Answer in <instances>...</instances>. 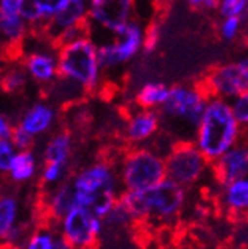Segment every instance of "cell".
<instances>
[{"label":"cell","mask_w":248,"mask_h":249,"mask_svg":"<svg viewBox=\"0 0 248 249\" xmlns=\"http://www.w3.org/2000/svg\"><path fill=\"white\" fill-rule=\"evenodd\" d=\"M61 235L73 249H96L104 230V219L89 208L76 205L59 220Z\"/></svg>","instance_id":"11"},{"label":"cell","mask_w":248,"mask_h":249,"mask_svg":"<svg viewBox=\"0 0 248 249\" xmlns=\"http://www.w3.org/2000/svg\"><path fill=\"white\" fill-rule=\"evenodd\" d=\"M230 107L234 117H236L238 123L244 132L248 131V91L233 97L230 101Z\"/></svg>","instance_id":"29"},{"label":"cell","mask_w":248,"mask_h":249,"mask_svg":"<svg viewBox=\"0 0 248 249\" xmlns=\"http://www.w3.org/2000/svg\"><path fill=\"white\" fill-rule=\"evenodd\" d=\"M73 152V137L69 131H57L47 139L43 147V163L67 164Z\"/></svg>","instance_id":"21"},{"label":"cell","mask_w":248,"mask_h":249,"mask_svg":"<svg viewBox=\"0 0 248 249\" xmlns=\"http://www.w3.org/2000/svg\"><path fill=\"white\" fill-rule=\"evenodd\" d=\"M67 2L69 0H26L21 16L29 23L32 31H43Z\"/></svg>","instance_id":"18"},{"label":"cell","mask_w":248,"mask_h":249,"mask_svg":"<svg viewBox=\"0 0 248 249\" xmlns=\"http://www.w3.org/2000/svg\"><path fill=\"white\" fill-rule=\"evenodd\" d=\"M11 140L16 144L19 151H28V149L34 147L37 139L34 135H31L28 131L20 128L19 124H14V128H12V132H11Z\"/></svg>","instance_id":"31"},{"label":"cell","mask_w":248,"mask_h":249,"mask_svg":"<svg viewBox=\"0 0 248 249\" xmlns=\"http://www.w3.org/2000/svg\"><path fill=\"white\" fill-rule=\"evenodd\" d=\"M122 192L150 189L166 178L165 155L151 144L130 146L116 163Z\"/></svg>","instance_id":"5"},{"label":"cell","mask_w":248,"mask_h":249,"mask_svg":"<svg viewBox=\"0 0 248 249\" xmlns=\"http://www.w3.org/2000/svg\"><path fill=\"white\" fill-rule=\"evenodd\" d=\"M219 17H241L248 20V0H219Z\"/></svg>","instance_id":"27"},{"label":"cell","mask_w":248,"mask_h":249,"mask_svg":"<svg viewBox=\"0 0 248 249\" xmlns=\"http://www.w3.org/2000/svg\"><path fill=\"white\" fill-rule=\"evenodd\" d=\"M76 205H78L76 195H75V189H73V184L70 179L55 185V189L49 193L47 202H46L49 216L54 217L58 222Z\"/></svg>","instance_id":"20"},{"label":"cell","mask_w":248,"mask_h":249,"mask_svg":"<svg viewBox=\"0 0 248 249\" xmlns=\"http://www.w3.org/2000/svg\"><path fill=\"white\" fill-rule=\"evenodd\" d=\"M244 23L245 20L241 17H219L216 26L218 36L224 43H234L244 31Z\"/></svg>","instance_id":"26"},{"label":"cell","mask_w":248,"mask_h":249,"mask_svg":"<svg viewBox=\"0 0 248 249\" xmlns=\"http://www.w3.org/2000/svg\"><path fill=\"white\" fill-rule=\"evenodd\" d=\"M54 240H55V235L52 231L40 230L32 235L24 249H51L54 245Z\"/></svg>","instance_id":"32"},{"label":"cell","mask_w":248,"mask_h":249,"mask_svg":"<svg viewBox=\"0 0 248 249\" xmlns=\"http://www.w3.org/2000/svg\"><path fill=\"white\" fill-rule=\"evenodd\" d=\"M89 24V0H69L66 6L41 31L55 44L69 31Z\"/></svg>","instance_id":"15"},{"label":"cell","mask_w":248,"mask_h":249,"mask_svg":"<svg viewBox=\"0 0 248 249\" xmlns=\"http://www.w3.org/2000/svg\"><path fill=\"white\" fill-rule=\"evenodd\" d=\"M244 137L241 124L234 117L230 101L210 96L204 114L193 134V143L213 163Z\"/></svg>","instance_id":"2"},{"label":"cell","mask_w":248,"mask_h":249,"mask_svg":"<svg viewBox=\"0 0 248 249\" xmlns=\"http://www.w3.org/2000/svg\"><path fill=\"white\" fill-rule=\"evenodd\" d=\"M51 249H73L64 239H63V235L59 234V237H55V240H54V245H52V248Z\"/></svg>","instance_id":"36"},{"label":"cell","mask_w":248,"mask_h":249,"mask_svg":"<svg viewBox=\"0 0 248 249\" xmlns=\"http://www.w3.org/2000/svg\"><path fill=\"white\" fill-rule=\"evenodd\" d=\"M137 0H89L90 32L114 34L134 18Z\"/></svg>","instance_id":"12"},{"label":"cell","mask_w":248,"mask_h":249,"mask_svg":"<svg viewBox=\"0 0 248 249\" xmlns=\"http://www.w3.org/2000/svg\"><path fill=\"white\" fill-rule=\"evenodd\" d=\"M119 202L130 211L134 223L168 225L183 213L188 202V189L165 178L150 189L122 192Z\"/></svg>","instance_id":"1"},{"label":"cell","mask_w":248,"mask_h":249,"mask_svg":"<svg viewBox=\"0 0 248 249\" xmlns=\"http://www.w3.org/2000/svg\"><path fill=\"white\" fill-rule=\"evenodd\" d=\"M108 36V40L96 41L105 73L123 69L146 49V26L135 17Z\"/></svg>","instance_id":"6"},{"label":"cell","mask_w":248,"mask_h":249,"mask_svg":"<svg viewBox=\"0 0 248 249\" xmlns=\"http://www.w3.org/2000/svg\"><path fill=\"white\" fill-rule=\"evenodd\" d=\"M201 84L209 96L226 101L248 91V55L212 67Z\"/></svg>","instance_id":"10"},{"label":"cell","mask_w":248,"mask_h":249,"mask_svg":"<svg viewBox=\"0 0 248 249\" xmlns=\"http://www.w3.org/2000/svg\"><path fill=\"white\" fill-rule=\"evenodd\" d=\"M12 128H14V123L8 119V116H5L2 111H0V140L11 137Z\"/></svg>","instance_id":"35"},{"label":"cell","mask_w":248,"mask_h":249,"mask_svg":"<svg viewBox=\"0 0 248 249\" xmlns=\"http://www.w3.org/2000/svg\"><path fill=\"white\" fill-rule=\"evenodd\" d=\"M37 172H38V157L32 149H28L17 152L8 175L16 182H26L37 175Z\"/></svg>","instance_id":"23"},{"label":"cell","mask_w":248,"mask_h":249,"mask_svg":"<svg viewBox=\"0 0 248 249\" xmlns=\"http://www.w3.org/2000/svg\"><path fill=\"white\" fill-rule=\"evenodd\" d=\"M165 161L166 178L188 190L203 181L209 172H212V163L198 149L193 140L173 142L165 155Z\"/></svg>","instance_id":"9"},{"label":"cell","mask_w":248,"mask_h":249,"mask_svg":"<svg viewBox=\"0 0 248 249\" xmlns=\"http://www.w3.org/2000/svg\"><path fill=\"white\" fill-rule=\"evenodd\" d=\"M218 185L248 177V140L244 139L212 163V172Z\"/></svg>","instance_id":"14"},{"label":"cell","mask_w":248,"mask_h":249,"mask_svg":"<svg viewBox=\"0 0 248 249\" xmlns=\"http://www.w3.org/2000/svg\"><path fill=\"white\" fill-rule=\"evenodd\" d=\"M0 249H3V248H0ZM5 249H8V246H6V248H5Z\"/></svg>","instance_id":"39"},{"label":"cell","mask_w":248,"mask_h":249,"mask_svg":"<svg viewBox=\"0 0 248 249\" xmlns=\"http://www.w3.org/2000/svg\"><path fill=\"white\" fill-rule=\"evenodd\" d=\"M209 93L203 84H177L172 85L168 99L160 107L158 113L165 123H175L180 126L195 129L200 123L209 102Z\"/></svg>","instance_id":"7"},{"label":"cell","mask_w":248,"mask_h":249,"mask_svg":"<svg viewBox=\"0 0 248 249\" xmlns=\"http://www.w3.org/2000/svg\"><path fill=\"white\" fill-rule=\"evenodd\" d=\"M19 214V204L12 196H0V237L8 239V235L16 228Z\"/></svg>","instance_id":"25"},{"label":"cell","mask_w":248,"mask_h":249,"mask_svg":"<svg viewBox=\"0 0 248 249\" xmlns=\"http://www.w3.org/2000/svg\"><path fill=\"white\" fill-rule=\"evenodd\" d=\"M163 128L162 116L157 109L135 107L130 111L122 128V137L128 146H145L157 139Z\"/></svg>","instance_id":"13"},{"label":"cell","mask_w":248,"mask_h":249,"mask_svg":"<svg viewBox=\"0 0 248 249\" xmlns=\"http://www.w3.org/2000/svg\"><path fill=\"white\" fill-rule=\"evenodd\" d=\"M181 249H192V248H188V246H186V248H181Z\"/></svg>","instance_id":"38"},{"label":"cell","mask_w":248,"mask_h":249,"mask_svg":"<svg viewBox=\"0 0 248 249\" xmlns=\"http://www.w3.org/2000/svg\"><path fill=\"white\" fill-rule=\"evenodd\" d=\"M21 64L34 84L49 89L59 78L58 46L41 31H32L24 43Z\"/></svg>","instance_id":"8"},{"label":"cell","mask_w":248,"mask_h":249,"mask_svg":"<svg viewBox=\"0 0 248 249\" xmlns=\"http://www.w3.org/2000/svg\"><path fill=\"white\" fill-rule=\"evenodd\" d=\"M31 81L29 74L24 69L23 64H14L9 66L8 69H5L0 74V89L6 93L16 94V93H21L24 89H26L28 82Z\"/></svg>","instance_id":"24"},{"label":"cell","mask_w":248,"mask_h":249,"mask_svg":"<svg viewBox=\"0 0 248 249\" xmlns=\"http://www.w3.org/2000/svg\"><path fill=\"white\" fill-rule=\"evenodd\" d=\"M26 0H0L2 14H21L23 5Z\"/></svg>","instance_id":"34"},{"label":"cell","mask_w":248,"mask_h":249,"mask_svg":"<svg viewBox=\"0 0 248 249\" xmlns=\"http://www.w3.org/2000/svg\"><path fill=\"white\" fill-rule=\"evenodd\" d=\"M59 76L85 91L97 90L104 79V69L99 59V47L90 35H82L76 40L58 44Z\"/></svg>","instance_id":"4"},{"label":"cell","mask_w":248,"mask_h":249,"mask_svg":"<svg viewBox=\"0 0 248 249\" xmlns=\"http://www.w3.org/2000/svg\"><path fill=\"white\" fill-rule=\"evenodd\" d=\"M183 2L195 11H216L219 0H183Z\"/></svg>","instance_id":"33"},{"label":"cell","mask_w":248,"mask_h":249,"mask_svg":"<svg viewBox=\"0 0 248 249\" xmlns=\"http://www.w3.org/2000/svg\"><path fill=\"white\" fill-rule=\"evenodd\" d=\"M171 87L165 81L148 79L142 82L133 93V104L137 108L160 109L168 99Z\"/></svg>","instance_id":"19"},{"label":"cell","mask_w":248,"mask_h":249,"mask_svg":"<svg viewBox=\"0 0 248 249\" xmlns=\"http://www.w3.org/2000/svg\"><path fill=\"white\" fill-rule=\"evenodd\" d=\"M70 181L78 205L89 208L101 219L108 216L122 195L116 164L105 160L84 167Z\"/></svg>","instance_id":"3"},{"label":"cell","mask_w":248,"mask_h":249,"mask_svg":"<svg viewBox=\"0 0 248 249\" xmlns=\"http://www.w3.org/2000/svg\"><path fill=\"white\" fill-rule=\"evenodd\" d=\"M219 202L227 214L241 220L248 211V177L219 185Z\"/></svg>","instance_id":"17"},{"label":"cell","mask_w":248,"mask_h":249,"mask_svg":"<svg viewBox=\"0 0 248 249\" xmlns=\"http://www.w3.org/2000/svg\"><path fill=\"white\" fill-rule=\"evenodd\" d=\"M58 122V109L52 101H37L20 114L16 124L35 139L51 132Z\"/></svg>","instance_id":"16"},{"label":"cell","mask_w":248,"mask_h":249,"mask_svg":"<svg viewBox=\"0 0 248 249\" xmlns=\"http://www.w3.org/2000/svg\"><path fill=\"white\" fill-rule=\"evenodd\" d=\"M32 32L29 23L21 14H2L0 12V40L8 46L20 47Z\"/></svg>","instance_id":"22"},{"label":"cell","mask_w":248,"mask_h":249,"mask_svg":"<svg viewBox=\"0 0 248 249\" xmlns=\"http://www.w3.org/2000/svg\"><path fill=\"white\" fill-rule=\"evenodd\" d=\"M19 149L12 143L11 137L0 140V173H9V169L12 166Z\"/></svg>","instance_id":"30"},{"label":"cell","mask_w":248,"mask_h":249,"mask_svg":"<svg viewBox=\"0 0 248 249\" xmlns=\"http://www.w3.org/2000/svg\"><path fill=\"white\" fill-rule=\"evenodd\" d=\"M67 164L59 163H43L41 169V181L44 185H58L64 181L67 175Z\"/></svg>","instance_id":"28"},{"label":"cell","mask_w":248,"mask_h":249,"mask_svg":"<svg viewBox=\"0 0 248 249\" xmlns=\"http://www.w3.org/2000/svg\"><path fill=\"white\" fill-rule=\"evenodd\" d=\"M241 220H242V222H245V223H248V211H247V213L244 214V217H242Z\"/></svg>","instance_id":"37"}]
</instances>
